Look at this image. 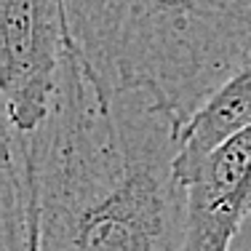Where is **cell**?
I'll return each instance as SVG.
<instances>
[{
    "mask_svg": "<svg viewBox=\"0 0 251 251\" xmlns=\"http://www.w3.org/2000/svg\"><path fill=\"white\" fill-rule=\"evenodd\" d=\"M182 128L150 94H101L73 49L38 134L3 128V211L29 251H187Z\"/></svg>",
    "mask_w": 251,
    "mask_h": 251,
    "instance_id": "1",
    "label": "cell"
},
{
    "mask_svg": "<svg viewBox=\"0 0 251 251\" xmlns=\"http://www.w3.org/2000/svg\"><path fill=\"white\" fill-rule=\"evenodd\" d=\"M67 16L101 94H150L182 126L251 62V0H67Z\"/></svg>",
    "mask_w": 251,
    "mask_h": 251,
    "instance_id": "2",
    "label": "cell"
},
{
    "mask_svg": "<svg viewBox=\"0 0 251 251\" xmlns=\"http://www.w3.org/2000/svg\"><path fill=\"white\" fill-rule=\"evenodd\" d=\"M73 51L67 0H3L0 88L3 128L38 134Z\"/></svg>",
    "mask_w": 251,
    "mask_h": 251,
    "instance_id": "3",
    "label": "cell"
},
{
    "mask_svg": "<svg viewBox=\"0 0 251 251\" xmlns=\"http://www.w3.org/2000/svg\"><path fill=\"white\" fill-rule=\"evenodd\" d=\"M190 193L187 251H230L251 214V123L182 171Z\"/></svg>",
    "mask_w": 251,
    "mask_h": 251,
    "instance_id": "4",
    "label": "cell"
},
{
    "mask_svg": "<svg viewBox=\"0 0 251 251\" xmlns=\"http://www.w3.org/2000/svg\"><path fill=\"white\" fill-rule=\"evenodd\" d=\"M251 123V62L195 112L182 128V160L179 171H187L214 147Z\"/></svg>",
    "mask_w": 251,
    "mask_h": 251,
    "instance_id": "5",
    "label": "cell"
}]
</instances>
